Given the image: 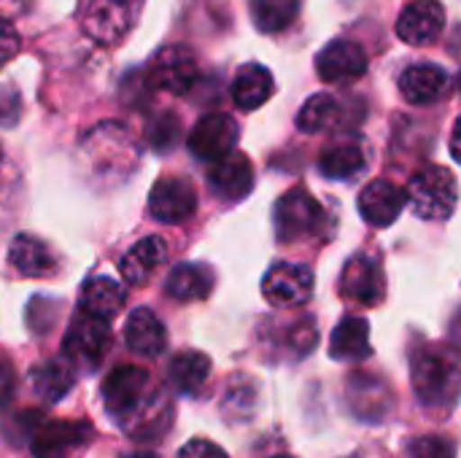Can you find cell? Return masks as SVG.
Masks as SVG:
<instances>
[{"label": "cell", "mask_w": 461, "mask_h": 458, "mask_svg": "<svg viewBox=\"0 0 461 458\" xmlns=\"http://www.w3.org/2000/svg\"><path fill=\"white\" fill-rule=\"evenodd\" d=\"M411 381L424 405L448 408L459 394V362L443 348H424L413 356Z\"/></svg>", "instance_id": "6da1fadb"}, {"label": "cell", "mask_w": 461, "mask_h": 458, "mask_svg": "<svg viewBox=\"0 0 461 458\" xmlns=\"http://www.w3.org/2000/svg\"><path fill=\"white\" fill-rule=\"evenodd\" d=\"M273 227L278 243H303L311 238H324L327 235V213L321 202L308 194L303 186L289 189L273 211Z\"/></svg>", "instance_id": "7a4b0ae2"}, {"label": "cell", "mask_w": 461, "mask_h": 458, "mask_svg": "<svg viewBox=\"0 0 461 458\" xmlns=\"http://www.w3.org/2000/svg\"><path fill=\"white\" fill-rule=\"evenodd\" d=\"M456 197H459L456 178L451 170H446L440 165L421 167L411 178V186L405 192V200L411 202L413 213L427 221L451 219V213L456 211Z\"/></svg>", "instance_id": "3957f363"}, {"label": "cell", "mask_w": 461, "mask_h": 458, "mask_svg": "<svg viewBox=\"0 0 461 458\" xmlns=\"http://www.w3.org/2000/svg\"><path fill=\"white\" fill-rule=\"evenodd\" d=\"M143 0H78V24L103 46L119 43L138 22Z\"/></svg>", "instance_id": "277c9868"}, {"label": "cell", "mask_w": 461, "mask_h": 458, "mask_svg": "<svg viewBox=\"0 0 461 458\" xmlns=\"http://www.w3.org/2000/svg\"><path fill=\"white\" fill-rule=\"evenodd\" d=\"M111 329H108V321H100L95 316H86L78 310V316L73 319V324L68 327L65 332V340H62V359L76 370H97L103 364V359L108 356L111 351Z\"/></svg>", "instance_id": "5b68a950"}, {"label": "cell", "mask_w": 461, "mask_h": 458, "mask_svg": "<svg viewBox=\"0 0 461 458\" xmlns=\"http://www.w3.org/2000/svg\"><path fill=\"white\" fill-rule=\"evenodd\" d=\"M149 386H151V378L146 370H140L135 364H119L103 381V389H100L103 405L113 418L127 424L143 408V402L151 397Z\"/></svg>", "instance_id": "8992f818"}, {"label": "cell", "mask_w": 461, "mask_h": 458, "mask_svg": "<svg viewBox=\"0 0 461 458\" xmlns=\"http://www.w3.org/2000/svg\"><path fill=\"white\" fill-rule=\"evenodd\" d=\"M197 78L200 67L186 46H165L149 62V84L162 92L186 94L197 84Z\"/></svg>", "instance_id": "52a82bcc"}, {"label": "cell", "mask_w": 461, "mask_h": 458, "mask_svg": "<svg viewBox=\"0 0 461 458\" xmlns=\"http://www.w3.org/2000/svg\"><path fill=\"white\" fill-rule=\"evenodd\" d=\"M340 294L357 305L375 308L386 297V275L373 254H357L346 262L340 273Z\"/></svg>", "instance_id": "ba28073f"}, {"label": "cell", "mask_w": 461, "mask_h": 458, "mask_svg": "<svg viewBox=\"0 0 461 458\" xmlns=\"http://www.w3.org/2000/svg\"><path fill=\"white\" fill-rule=\"evenodd\" d=\"M262 294L276 308H300L313 294V273L305 265L278 262L267 270Z\"/></svg>", "instance_id": "9c48e42d"}, {"label": "cell", "mask_w": 461, "mask_h": 458, "mask_svg": "<svg viewBox=\"0 0 461 458\" xmlns=\"http://www.w3.org/2000/svg\"><path fill=\"white\" fill-rule=\"evenodd\" d=\"M238 124L232 116L227 113H208L203 116L194 130L189 132V151L203 159V162H219L224 157H230L235 151V143H238Z\"/></svg>", "instance_id": "30bf717a"}, {"label": "cell", "mask_w": 461, "mask_h": 458, "mask_svg": "<svg viewBox=\"0 0 461 458\" xmlns=\"http://www.w3.org/2000/svg\"><path fill=\"white\" fill-rule=\"evenodd\" d=\"M197 211V192L181 175H165L151 186L149 213L165 224H181Z\"/></svg>", "instance_id": "8fae6325"}, {"label": "cell", "mask_w": 461, "mask_h": 458, "mask_svg": "<svg viewBox=\"0 0 461 458\" xmlns=\"http://www.w3.org/2000/svg\"><path fill=\"white\" fill-rule=\"evenodd\" d=\"M316 73L327 84H348L367 73V54L357 40L338 38L316 57Z\"/></svg>", "instance_id": "7c38bea8"}, {"label": "cell", "mask_w": 461, "mask_h": 458, "mask_svg": "<svg viewBox=\"0 0 461 458\" xmlns=\"http://www.w3.org/2000/svg\"><path fill=\"white\" fill-rule=\"evenodd\" d=\"M446 27V11L438 0H413L397 19V35L408 46H427L440 38Z\"/></svg>", "instance_id": "4fadbf2b"}, {"label": "cell", "mask_w": 461, "mask_h": 458, "mask_svg": "<svg viewBox=\"0 0 461 458\" xmlns=\"http://www.w3.org/2000/svg\"><path fill=\"white\" fill-rule=\"evenodd\" d=\"M405 192L400 186H394L392 181H370L362 192H359V213L370 227H389L400 219L402 208H405Z\"/></svg>", "instance_id": "5bb4252c"}, {"label": "cell", "mask_w": 461, "mask_h": 458, "mask_svg": "<svg viewBox=\"0 0 461 458\" xmlns=\"http://www.w3.org/2000/svg\"><path fill=\"white\" fill-rule=\"evenodd\" d=\"M208 184L213 189L216 197L227 200V202H238L243 200L251 186H254V167L251 159L246 154H230L219 162H213L211 173H208Z\"/></svg>", "instance_id": "9a60e30c"}, {"label": "cell", "mask_w": 461, "mask_h": 458, "mask_svg": "<svg viewBox=\"0 0 461 458\" xmlns=\"http://www.w3.org/2000/svg\"><path fill=\"white\" fill-rule=\"evenodd\" d=\"M448 84H451L448 73L440 65H432V62L411 65L400 76V92L413 105H429V103L440 100L448 92Z\"/></svg>", "instance_id": "2e32d148"}, {"label": "cell", "mask_w": 461, "mask_h": 458, "mask_svg": "<svg viewBox=\"0 0 461 458\" xmlns=\"http://www.w3.org/2000/svg\"><path fill=\"white\" fill-rule=\"evenodd\" d=\"M348 405L351 410L365 418V421H384L386 413L392 410L394 405V397L389 391V386L373 375H354L348 381Z\"/></svg>", "instance_id": "e0dca14e"}, {"label": "cell", "mask_w": 461, "mask_h": 458, "mask_svg": "<svg viewBox=\"0 0 461 458\" xmlns=\"http://www.w3.org/2000/svg\"><path fill=\"white\" fill-rule=\"evenodd\" d=\"M124 340L127 348L143 359H157L167 348V332L165 324L154 316L149 308H138L124 327Z\"/></svg>", "instance_id": "ac0fdd59"}, {"label": "cell", "mask_w": 461, "mask_h": 458, "mask_svg": "<svg viewBox=\"0 0 461 458\" xmlns=\"http://www.w3.org/2000/svg\"><path fill=\"white\" fill-rule=\"evenodd\" d=\"M92 437V429L86 424L76 421H54L41 427L32 435V454L35 458H57L68 454L70 448L84 445Z\"/></svg>", "instance_id": "d6986e66"}, {"label": "cell", "mask_w": 461, "mask_h": 458, "mask_svg": "<svg viewBox=\"0 0 461 458\" xmlns=\"http://www.w3.org/2000/svg\"><path fill=\"white\" fill-rule=\"evenodd\" d=\"M8 262L16 273H22L27 278H49L51 273H57V259H54L51 248L32 235L14 238V243L8 248Z\"/></svg>", "instance_id": "ffe728a7"}, {"label": "cell", "mask_w": 461, "mask_h": 458, "mask_svg": "<svg viewBox=\"0 0 461 458\" xmlns=\"http://www.w3.org/2000/svg\"><path fill=\"white\" fill-rule=\"evenodd\" d=\"M165 259H167V243H165L162 238H157V235H149V238H143L140 243H135V246L122 256L119 273H122V278H124L127 283L140 286V283H146V281L154 275V270H157Z\"/></svg>", "instance_id": "44dd1931"}, {"label": "cell", "mask_w": 461, "mask_h": 458, "mask_svg": "<svg viewBox=\"0 0 461 458\" xmlns=\"http://www.w3.org/2000/svg\"><path fill=\"white\" fill-rule=\"evenodd\" d=\"M216 278L213 270L197 262H184L176 265L165 281V292L170 300L176 302H194V300H205L213 289Z\"/></svg>", "instance_id": "7402d4cb"}, {"label": "cell", "mask_w": 461, "mask_h": 458, "mask_svg": "<svg viewBox=\"0 0 461 458\" xmlns=\"http://www.w3.org/2000/svg\"><path fill=\"white\" fill-rule=\"evenodd\" d=\"M273 89H276V84H273L270 70L262 67V65H257V62L243 65V67L235 73L232 86H230L235 105L243 108V111H257V108H262V105L273 97Z\"/></svg>", "instance_id": "603a6c76"}, {"label": "cell", "mask_w": 461, "mask_h": 458, "mask_svg": "<svg viewBox=\"0 0 461 458\" xmlns=\"http://www.w3.org/2000/svg\"><path fill=\"white\" fill-rule=\"evenodd\" d=\"M330 356L335 362H365L373 356L370 348V324L365 319H343L330 340Z\"/></svg>", "instance_id": "cb8c5ba5"}, {"label": "cell", "mask_w": 461, "mask_h": 458, "mask_svg": "<svg viewBox=\"0 0 461 458\" xmlns=\"http://www.w3.org/2000/svg\"><path fill=\"white\" fill-rule=\"evenodd\" d=\"M124 297H127L124 289L113 278H105V275L92 278L81 289V313L95 316L100 321H111L122 310Z\"/></svg>", "instance_id": "d4e9b609"}, {"label": "cell", "mask_w": 461, "mask_h": 458, "mask_svg": "<svg viewBox=\"0 0 461 458\" xmlns=\"http://www.w3.org/2000/svg\"><path fill=\"white\" fill-rule=\"evenodd\" d=\"M365 167H367V154L359 140H340L324 148V154L319 157V170L327 178H338V181L357 178Z\"/></svg>", "instance_id": "484cf974"}, {"label": "cell", "mask_w": 461, "mask_h": 458, "mask_svg": "<svg viewBox=\"0 0 461 458\" xmlns=\"http://www.w3.org/2000/svg\"><path fill=\"white\" fill-rule=\"evenodd\" d=\"M167 378L176 391L194 397L211 378V359L200 351H184V354L173 356V362L167 367Z\"/></svg>", "instance_id": "4316f807"}, {"label": "cell", "mask_w": 461, "mask_h": 458, "mask_svg": "<svg viewBox=\"0 0 461 458\" xmlns=\"http://www.w3.org/2000/svg\"><path fill=\"white\" fill-rule=\"evenodd\" d=\"M173 421V408L165 397H149L143 408L124 424L135 440H157Z\"/></svg>", "instance_id": "83f0119b"}, {"label": "cell", "mask_w": 461, "mask_h": 458, "mask_svg": "<svg viewBox=\"0 0 461 458\" xmlns=\"http://www.w3.org/2000/svg\"><path fill=\"white\" fill-rule=\"evenodd\" d=\"M30 383H32L35 397H41L46 402H59L73 386V367L65 359L43 362L32 370Z\"/></svg>", "instance_id": "f1b7e54d"}, {"label": "cell", "mask_w": 461, "mask_h": 458, "mask_svg": "<svg viewBox=\"0 0 461 458\" xmlns=\"http://www.w3.org/2000/svg\"><path fill=\"white\" fill-rule=\"evenodd\" d=\"M343 116V105L332 94H313L297 113V127L303 132H327L332 130Z\"/></svg>", "instance_id": "f546056e"}, {"label": "cell", "mask_w": 461, "mask_h": 458, "mask_svg": "<svg viewBox=\"0 0 461 458\" xmlns=\"http://www.w3.org/2000/svg\"><path fill=\"white\" fill-rule=\"evenodd\" d=\"M300 13V0H251V19L259 32L276 35L294 24Z\"/></svg>", "instance_id": "4dcf8cb0"}, {"label": "cell", "mask_w": 461, "mask_h": 458, "mask_svg": "<svg viewBox=\"0 0 461 458\" xmlns=\"http://www.w3.org/2000/svg\"><path fill=\"white\" fill-rule=\"evenodd\" d=\"M411 458H456V445L446 437H419L408 445Z\"/></svg>", "instance_id": "1f68e13d"}, {"label": "cell", "mask_w": 461, "mask_h": 458, "mask_svg": "<svg viewBox=\"0 0 461 458\" xmlns=\"http://www.w3.org/2000/svg\"><path fill=\"white\" fill-rule=\"evenodd\" d=\"M22 116V97L14 86H0V127H14Z\"/></svg>", "instance_id": "d6a6232c"}, {"label": "cell", "mask_w": 461, "mask_h": 458, "mask_svg": "<svg viewBox=\"0 0 461 458\" xmlns=\"http://www.w3.org/2000/svg\"><path fill=\"white\" fill-rule=\"evenodd\" d=\"M176 140H178V121H176L173 116H165V119L151 130V143H154V148L167 151V148L176 146Z\"/></svg>", "instance_id": "836d02e7"}, {"label": "cell", "mask_w": 461, "mask_h": 458, "mask_svg": "<svg viewBox=\"0 0 461 458\" xmlns=\"http://www.w3.org/2000/svg\"><path fill=\"white\" fill-rule=\"evenodd\" d=\"M19 49H22L19 32L8 22H0V70L19 54Z\"/></svg>", "instance_id": "e575fe53"}, {"label": "cell", "mask_w": 461, "mask_h": 458, "mask_svg": "<svg viewBox=\"0 0 461 458\" xmlns=\"http://www.w3.org/2000/svg\"><path fill=\"white\" fill-rule=\"evenodd\" d=\"M178 458H227V454L208 440H192L178 451Z\"/></svg>", "instance_id": "d590c367"}, {"label": "cell", "mask_w": 461, "mask_h": 458, "mask_svg": "<svg viewBox=\"0 0 461 458\" xmlns=\"http://www.w3.org/2000/svg\"><path fill=\"white\" fill-rule=\"evenodd\" d=\"M14 389H16L14 367H11V362H5V359L0 356V405H5V402L14 397Z\"/></svg>", "instance_id": "8d00e7d4"}, {"label": "cell", "mask_w": 461, "mask_h": 458, "mask_svg": "<svg viewBox=\"0 0 461 458\" xmlns=\"http://www.w3.org/2000/svg\"><path fill=\"white\" fill-rule=\"evenodd\" d=\"M32 5V0H0V22L8 19H19L22 13H27Z\"/></svg>", "instance_id": "74e56055"}, {"label": "cell", "mask_w": 461, "mask_h": 458, "mask_svg": "<svg viewBox=\"0 0 461 458\" xmlns=\"http://www.w3.org/2000/svg\"><path fill=\"white\" fill-rule=\"evenodd\" d=\"M122 458H159L157 454H149V451H138V454H127V456Z\"/></svg>", "instance_id": "f35d334b"}, {"label": "cell", "mask_w": 461, "mask_h": 458, "mask_svg": "<svg viewBox=\"0 0 461 458\" xmlns=\"http://www.w3.org/2000/svg\"><path fill=\"white\" fill-rule=\"evenodd\" d=\"M0 162H3V148H0Z\"/></svg>", "instance_id": "ab89813d"}, {"label": "cell", "mask_w": 461, "mask_h": 458, "mask_svg": "<svg viewBox=\"0 0 461 458\" xmlns=\"http://www.w3.org/2000/svg\"><path fill=\"white\" fill-rule=\"evenodd\" d=\"M276 458H289V456H276Z\"/></svg>", "instance_id": "60d3db41"}]
</instances>
